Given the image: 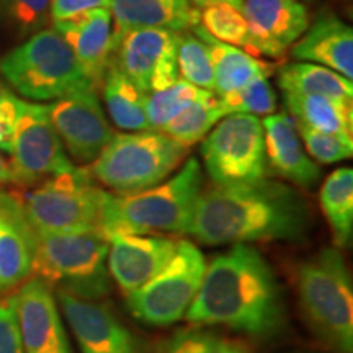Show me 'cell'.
<instances>
[{"label": "cell", "mask_w": 353, "mask_h": 353, "mask_svg": "<svg viewBox=\"0 0 353 353\" xmlns=\"http://www.w3.org/2000/svg\"><path fill=\"white\" fill-rule=\"evenodd\" d=\"M193 325H224L252 339L275 337L286 327L283 288L268 260L249 244H234L206 263L187 314Z\"/></svg>", "instance_id": "obj_1"}, {"label": "cell", "mask_w": 353, "mask_h": 353, "mask_svg": "<svg viewBox=\"0 0 353 353\" xmlns=\"http://www.w3.org/2000/svg\"><path fill=\"white\" fill-rule=\"evenodd\" d=\"M309 224V206L298 190L263 176L203 188L187 234L206 245L299 242Z\"/></svg>", "instance_id": "obj_2"}, {"label": "cell", "mask_w": 353, "mask_h": 353, "mask_svg": "<svg viewBox=\"0 0 353 353\" xmlns=\"http://www.w3.org/2000/svg\"><path fill=\"white\" fill-rule=\"evenodd\" d=\"M205 188V174L195 157L162 183L130 195L110 193L101 218V234H187L198 198Z\"/></svg>", "instance_id": "obj_3"}, {"label": "cell", "mask_w": 353, "mask_h": 353, "mask_svg": "<svg viewBox=\"0 0 353 353\" xmlns=\"http://www.w3.org/2000/svg\"><path fill=\"white\" fill-rule=\"evenodd\" d=\"M299 309L312 335L334 353H353V281L337 247H324L296 272Z\"/></svg>", "instance_id": "obj_4"}, {"label": "cell", "mask_w": 353, "mask_h": 353, "mask_svg": "<svg viewBox=\"0 0 353 353\" xmlns=\"http://www.w3.org/2000/svg\"><path fill=\"white\" fill-rule=\"evenodd\" d=\"M108 239L101 232L34 231L32 275L51 288L83 299H100L112 288Z\"/></svg>", "instance_id": "obj_5"}, {"label": "cell", "mask_w": 353, "mask_h": 353, "mask_svg": "<svg viewBox=\"0 0 353 353\" xmlns=\"http://www.w3.org/2000/svg\"><path fill=\"white\" fill-rule=\"evenodd\" d=\"M0 74L20 95L54 101L97 87L59 33L41 30L0 59Z\"/></svg>", "instance_id": "obj_6"}, {"label": "cell", "mask_w": 353, "mask_h": 353, "mask_svg": "<svg viewBox=\"0 0 353 353\" xmlns=\"http://www.w3.org/2000/svg\"><path fill=\"white\" fill-rule=\"evenodd\" d=\"M188 149L161 131L118 132L92 162L90 174L118 195L138 193L169 179Z\"/></svg>", "instance_id": "obj_7"}, {"label": "cell", "mask_w": 353, "mask_h": 353, "mask_svg": "<svg viewBox=\"0 0 353 353\" xmlns=\"http://www.w3.org/2000/svg\"><path fill=\"white\" fill-rule=\"evenodd\" d=\"M108 195L90 170L72 169L26 193L21 208L38 232H101Z\"/></svg>", "instance_id": "obj_8"}, {"label": "cell", "mask_w": 353, "mask_h": 353, "mask_svg": "<svg viewBox=\"0 0 353 353\" xmlns=\"http://www.w3.org/2000/svg\"><path fill=\"white\" fill-rule=\"evenodd\" d=\"M206 268L201 250L190 241L176 242L175 254L148 283L128 294V309L154 327L175 324L187 314Z\"/></svg>", "instance_id": "obj_9"}, {"label": "cell", "mask_w": 353, "mask_h": 353, "mask_svg": "<svg viewBox=\"0 0 353 353\" xmlns=\"http://www.w3.org/2000/svg\"><path fill=\"white\" fill-rule=\"evenodd\" d=\"M205 169L216 185L247 183L267 174L262 120L252 114H228L205 136Z\"/></svg>", "instance_id": "obj_10"}, {"label": "cell", "mask_w": 353, "mask_h": 353, "mask_svg": "<svg viewBox=\"0 0 353 353\" xmlns=\"http://www.w3.org/2000/svg\"><path fill=\"white\" fill-rule=\"evenodd\" d=\"M7 154H10L13 183H37L76 169L52 126L46 105L25 100Z\"/></svg>", "instance_id": "obj_11"}, {"label": "cell", "mask_w": 353, "mask_h": 353, "mask_svg": "<svg viewBox=\"0 0 353 353\" xmlns=\"http://www.w3.org/2000/svg\"><path fill=\"white\" fill-rule=\"evenodd\" d=\"M179 34L167 28L128 30L113 38V63L144 94L164 90L180 79Z\"/></svg>", "instance_id": "obj_12"}, {"label": "cell", "mask_w": 353, "mask_h": 353, "mask_svg": "<svg viewBox=\"0 0 353 353\" xmlns=\"http://www.w3.org/2000/svg\"><path fill=\"white\" fill-rule=\"evenodd\" d=\"M46 107L65 152L79 164H92L113 138L95 88L54 100Z\"/></svg>", "instance_id": "obj_13"}, {"label": "cell", "mask_w": 353, "mask_h": 353, "mask_svg": "<svg viewBox=\"0 0 353 353\" xmlns=\"http://www.w3.org/2000/svg\"><path fill=\"white\" fill-rule=\"evenodd\" d=\"M65 322L82 353H141V342L107 303L56 291Z\"/></svg>", "instance_id": "obj_14"}, {"label": "cell", "mask_w": 353, "mask_h": 353, "mask_svg": "<svg viewBox=\"0 0 353 353\" xmlns=\"http://www.w3.org/2000/svg\"><path fill=\"white\" fill-rule=\"evenodd\" d=\"M13 294L25 353H70L68 334L51 286L32 276L26 278Z\"/></svg>", "instance_id": "obj_15"}, {"label": "cell", "mask_w": 353, "mask_h": 353, "mask_svg": "<svg viewBox=\"0 0 353 353\" xmlns=\"http://www.w3.org/2000/svg\"><path fill=\"white\" fill-rule=\"evenodd\" d=\"M175 239L151 234H113L108 237L107 268L123 294L134 293L165 267L176 249Z\"/></svg>", "instance_id": "obj_16"}, {"label": "cell", "mask_w": 353, "mask_h": 353, "mask_svg": "<svg viewBox=\"0 0 353 353\" xmlns=\"http://www.w3.org/2000/svg\"><path fill=\"white\" fill-rule=\"evenodd\" d=\"M242 13L257 54L275 59L283 57L309 26L301 0H242Z\"/></svg>", "instance_id": "obj_17"}, {"label": "cell", "mask_w": 353, "mask_h": 353, "mask_svg": "<svg viewBox=\"0 0 353 353\" xmlns=\"http://www.w3.org/2000/svg\"><path fill=\"white\" fill-rule=\"evenodd\" d=\"M54 30L69 44L88 79L99 87L113 61V17L110 8H95L56 21Z\"/></svg>", "instance_id": "obj_18"}, {"label": "cell", "mask_w": 353, "mask_h": 353, "mask_svg": "<svg viewBox=\"0 0 353 353\" xmlns=\"http://www.w3.org/2000/svg\"><path fill=\"white\" fill-rule=\"evenodd\" d=\"M262 126L265 159L270 169L296 187H314L321 169L304 149L293 118L286 113H272L263 118Z\"/></svg>", "instance_id": "obj_19"}, {"label": "cell", "mask_w": 353, "mask_h": 353, "mask_svg": "<svg viewBox=\"0 0 353 353\" xmlns=\"http://www.w3.org/2000/svg\"><path fill=\"white\" fill-rule=\"evenodd\" d=\"M34 229L21 203L0 192V294L32 275Z\"/></svg>", "instance_id": "obj_20"}, {"label": "cell", "mask_w": 353, "mask_h": 353, "mask_svg": "<svg viewBox=\"0 0 353 353\" xmlns=\"http://www.w3.org/2000/svg\"><path fill=\"white\" fill-rule=\"evenodd\" d=\"M290 50L294 59L324 65L353 79V30L334 13L317 15Z\"/></svg>", "instance_id": "obj_21"}, {"label": "cell", "mask_w": 353, "mask_h": 353, "mask_svg": "<svg viewBox=\"0 0 353 353\" xmlns=\"http://www.w3.org/2000/svg\"><path fill=\"white\" fill-rule=\"evenodd\" d=\"M113 38L134 28L188 32L200 23V10L190 0H112Z\"/></svg>", "instance_id": "obj_22"}, {"label": "cell", "mask_w": 353, "mask_h": 353, "mask_svg": "<svg viewBox=\"0 0 353 353\" xmlns=\"http://www.w3.org/2000/svg\"><path fill=\"white\" fill-rule=\"evenodd\" d=\"M190 32L195 33L208 46L214 74V94L218 97L239 90L260 76H270V64L241 48L218 41L206 33L200 23L193 26Z\"/></svg>", "instance_id": "obj_23"}, {"label": "cell", "mask_w": 353, "mask_h": 353, "mask_svg": "<svg viewBox=\"0 0 353 353\" xmlns=\"http://www.w3.org/2000/svg\"><path fill=\"white\" fill-rule=\"evenodd\" d=\"M286 108L294 123L311 130L353 139V103L322 95H301L283 92Z\"/></svg>", "instance_id": "obj_24"}, {"label": "cell", "mask_w": 353, "mask_h": 353, "mask_svg": "<svg viewBox=\"0 0 353 353\" xmlns=\"http://www.w3.org/2000/svg\"><path fill=\"white\" fill-rule=\"evenodd\" d=\"M101 83L105 105L114 125L130 132L151 130L145 114L148 94H144L126 74H123L113 61Z\"/></svg>", "instance_id": "obj_25"}, {"label": "cell", "mask_w": 353, "mask_h": 353, "mask_svg": "<svg viewBox=\"0 0 353 353\" xmlns=\"http://www.w3.org/2000/svg\"><path fill=\"white\" fill-rule=\"evenodd\" d=\"M278 85L286 94L322 95L345 101L353 100V83L350 79L324 65L303 61L285 64L278 70Z\"/></svg>", "instance_id": "obj_26"}, {"label": "cell", "mask_w": 353, "mask_h": 353, "mask_svg": "<svg viewBox=\"0 0 353 353\" xmlns=\"http://www.w3.org/2000/svg\"><path fill=\"white\" fill-rule=\"evenodd\" d=\"M321 208L337 249H347L353 237V170L341 167L324 180Z\"/></svg>", "instance_id": "obj_27"}, {"label": "cell", "mask_w": 353, "mask_h": 353, "mask_svg": "<svg viewBox=\"0 0 353 353\" xmlns=\"http://www.w3.org/2000/svg\"><path fill=\"white\" fill-rule=\"evenodd\" d=\"M226 117L221 107L218 95L213 94L208 99H203L196 103L190 105L182 113H179L174 120L167 123L161 132L175 139L176 143L187 145L196 144L205 139V136Z\"/></svg>", "instance_id": "obj_28"}, {"label": "cell", "mask_w": 353, "mask_h": 353, "mask_svg": "<svg viewBox=\"0 0 353 353\" xmlns=\"http://www.w3.org/2000/svg\"><path fill=\"white\" fill-rule=\"evenodd\" d=\"M200 25L218 41L241 48L252 56H259L242 8L229 3H214L200 8Z\"/></svg>", "instance_id": "obj_29"}, {"label": "cell", "mask_w": 353, "mask_h": 353, "mask_svg": "<svg viewBox=\"0 0 353 353\" xmlns=\"http://www.w3.org/2000/svg\"><path fill=\"white\" fill-rule=\"evenodd\" d=\"M213 92L205 90L183 79H179L164 90L154 92L145 100V114H148L149 128L152 131H161L167 123L174 120L179 113H182L190 105L196 103L203 99H208Z\"/></svg>", "instance_id": "obj_30"}, {"label": "cell", "mask_w": 353, "mask_h": 353, "mask_svg": "<svg viewBox=\"0 0 353 353\" xmlns=\"http://www.w3.org/2000/svg\"><path fill=\"white\" fill-rule=\"evenodd\" d=\"M250 343L241 339L203 329L200 325L182 329L159 345L156 353H252Z\"/></svg>", "instance_id": "obj_31"}, {"label": "cell", "mask_w": 353, "mask_h": 353, "mask_svg": "<svg viewBox=\"0 0 353 353\" xmlns=\"http://www.w3.org/2000/svg\"><path fill=\"white\" fill-rule=\"evenodd\" d=\"M176 64L180 79L214 94V74L210 50L206 43L190 30L179 34Z\"/></svg>", "instance_id": "obj_32"}, {"label": "cell", "mask_w": 353, "mask_h": 353, "mask_svg": "<svg viewBox=\"0 0 353 353\" xmlns=\"http://www.w3.org/2000/svg\"><path fill=\"white\" fill-rule=\"evenodd\" d=\"M221 107L228 114H252L268 117L276 110V94L268 76H260L239 90L218 97Z\"/></svg>", "instance_id": "obj_33"}, {"label": "cell", "mask_w": 353, "mask_h": 353, "mask_svg": "<svg viewBox=\"0 0 353 353\" xmlns=\"http://www.w3.org/2000/svg\"><path fill=\"white\" fill-rule=\"evenodd\" d=\"M51 17V0H0V19L19 38L41 32Z\"/></svg>", "instance_id": "obj_34"}, {"label": "cell", "mask_w": 353, "mask_h": 353, "mask_svg": "<svg viewBox=\"0 0 353 353\" xmlns=\"http://www.w3.org/2000/svg\"><path fill=\"white\" fill-rule=\"evenodd\" d=\"M294 125H296V131L303 141L304 149H306L309 157L314 159V161L321 162V164H335V162L352 157L353 139L311 130V128L299 125V123H294Z\"/></svg>", "instance_id": "obj_35"}, {"label": "cell", "mask_w": 353, "mask_h": 353, "mask_svg": "<svg viewBox=\"0 0 353 353\" xmlns=\"http://www.w3.org/2000/svg\"><path fill=\"white\" fill-rule=\"evenodd\" d=\"M0 353H25L17 321L15 294L0 298Z\"/></svg>", "instance_id": "obj_36"}, {"label": "cell", "mask_w": 353, "mask_h": 353, "mask_svg": "<svg viewBox=\"0 0 353 353\" xmlns=\"http://www.w3.org/2000/svg\"><path fill=\"white\" fill-rule=\"evenodd\" d=\"M23 100L13 95L10 90L0 82V151L8 152L12 143L13 130L20 117V110Z\"/></svg>", "instance_id": "obj_37"}, {"label": "cell", "mask_w": 353, "mask_h": 353, "mask_svg": "<svg viewBox=\"0 0 353 353\" xmlns=\"http://www.w3.org/2000/svg\"><path fill=\"white\" fill-rule=\"evenodd\" d=\"M112 0H51L52 23L63 21L95 8H110Z\"/></svg>", "instance_id": "obj_38"}, {"label": "cell", "mask_w": 353, "mask_h": 353, "mask_svg": "<svg viewBox=\"0 0 353 353\" xmlns=\"http://www.w3.org/2000/svg\"><path fill=\"white\" fill-rule=\"evenodd\" d=\"M190 3L193 7H196L198 10L208 6H214V3H229V6L242 8V0H190Z\"/></svg>", "instance_id": "obj_39"}, {"label": "cell", "mask_w": 353, "mask_h": 353, "mask_svg": "<svg viewBox=\"0 0 353 353\" xmlns=\"http://www.w3.org/2000/svg\"><path fill=\"white\" fill-rule=\"evenodd\" d=\"M2 183H13V176L10 164H8V161H6V157L2 156V151H0V185Z\"/></svg>", "instance_id": "obj_40"}]
</instances>
